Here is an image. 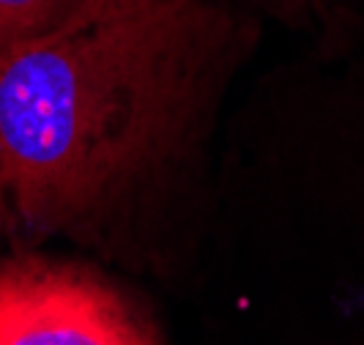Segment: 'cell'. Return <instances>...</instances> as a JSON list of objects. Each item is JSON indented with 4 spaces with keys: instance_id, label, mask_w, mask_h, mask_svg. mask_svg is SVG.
<instances>
[{
    "instance_id": "obj_1",
    "label": "cell",
    "mask_w": 364,
    "mask_h": 345,
    "mask_svg": "<svg viewBox=\"0 0 364 345\" xmlns=\"http://www.w3.org/2000/svg\"><path fill=\"white\" fill-rule=\"evenodd\" d=\"M228 36L205 0H121L0 55V203L33 230L102 206L167 154Z\"/></svg>"
},
{
    "instance_id": "obj_2",
    "label": "cell",
    "mask_w": 364,
    "mask_h": 345,
    "mask_svg": "<svg viewBox=\"0 0 364 345\" xmlns=\"http://www.w3.org/2000/svg\"><path fill=\"white\" fill-rule=\"evenodd\" d=\"M0 345H151L105 285L47 263L0 272Z\"/></svg>"
},
{
    "instance_id": "obj_3",
    "label": "cell",
    "mask_w": 364,
    "mask_h": 345,
    "mask_svg": "<svg viewBox=\"0 0 364 345\" xmlns=\"http://www.w3.org/2000/svg\"><path fill=\"white\" fill-rule=\"evenodd\" d=\"M121 0H0V55L60 33Z\"/></svg>"
}]
</instances>
